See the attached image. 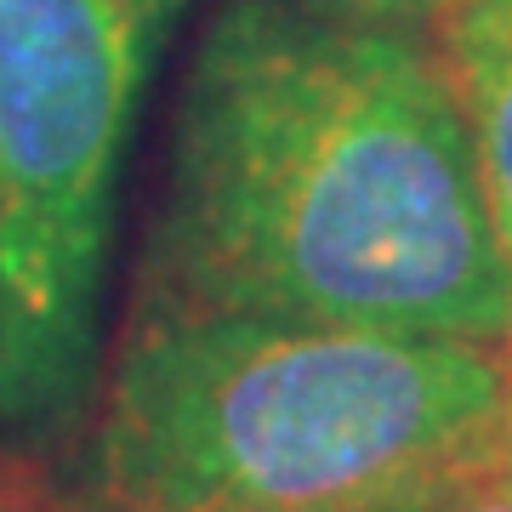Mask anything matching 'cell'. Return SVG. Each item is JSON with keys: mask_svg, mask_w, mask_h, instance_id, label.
Masks as SVG:
<instances>
[{"mask_svg": "<svg viewBox=\"0 0 512 512\" xmlns=\"http://www.w3.org/2000/svg\"><path fill=\"white\" fill-rule=\"evenodd\" d=\"M131 308L501 348L512 262L421 29L228 0L177 92Z\"/></svg>", "mask_w": 512, "mask_h": 512, "instance_id": "cell-1", "label": "cell"}, {"mask_svg": "<svg viewBox=\"0 0 512 512\" xmlns=\"http://www.w3.org/2000/svg\"><path fill=\"white\" fill-rule=\"evenodd\" d=\"M507 456L495 342L131 308L80 484L97 512H427Z\"/></svg>", "mask_w": 512, "mask_h": 512, "instance_id": "cell-2", "label": "cell"}, {"mask_svg": "<svg viewBox=\"0 0 512 512\" xmlns=\"http://www.w3.org/2000/svg\"><path fill=\"white\" fill-rule=\"evenodd\" d=\"M183 0H0V433L46 444L97 382L114 177Z\"/></svg>", "mask_w": 512, "mask_h": 512, "instance_id": "cell-3", "label": "cell"}, {"mask_svg": "<svg viewBox=\"0 0 512 512\" xmlns=\"http://www.w3.org/2000/svg\"><path fill=\"white\" fill-rule=\"evenodd\" d=\"M421 40L456 97L495 239L512 262V0H444Z\"/></svg>", "mask_w": 512, "mask_h": 512, "instance_id": "cell-4", "label": "cell"}, {"mask_svg": "<svg viewBox=\"0 0 512 512\" xmlns=\"http://www.w3.org/2000/svg\"><path fill=\"white\" fill-rule=\"evenodd\" d=\"M427 512H512V456L495 461L490 473L467 478L461 490H450L444 501H433Z\"/></svg>", "mask_w": 512, "mask_h": 512, "instance_id": "cell-5", "label": "cell"}, {"mask_svg": "<svg viewBox=\"0 0 512 512\" xmlns=\"http://www.w3.org/2000/svg\"><path fill=\"white\" fill-rule=\"evenodd\" d=\"M348 18H370V23H399V29H421V23L439 12L444 0H325Z\"/></svg>", "mask_w": 512, "mask_h": 512, "instance_id": "cell-6", "label": "cell"}, {"mask_svg": "<svg viewBox=\"0 0 512 512\" xmlns=\"http://www.w3.org/2000/svg\"><path fill=\"white\" fill-rule=\"evenodd\" d=\"M0 512H63V507H46V501H35V495L23 490V484L0 478ZM92 512H97V507H92Z\"/></svg>", "mask_w": 512, "mask_h": 512, "instance_id": "cell-7", "label": "cell"}, {"mask_svg": "<svg viewBox=\"0 0 512 512\" xmlns=\"http://www.w3.org/2000/svg\"><path fill=\"white\" fill-rule=\"evenodd\" d=\"M501 348H507V365H512V330H507V342H501Z\"/></svg>", "mask_w": 512, "mask_h": 512, "instance_id": "cell-8", "label": "cell"}]
</instances>
